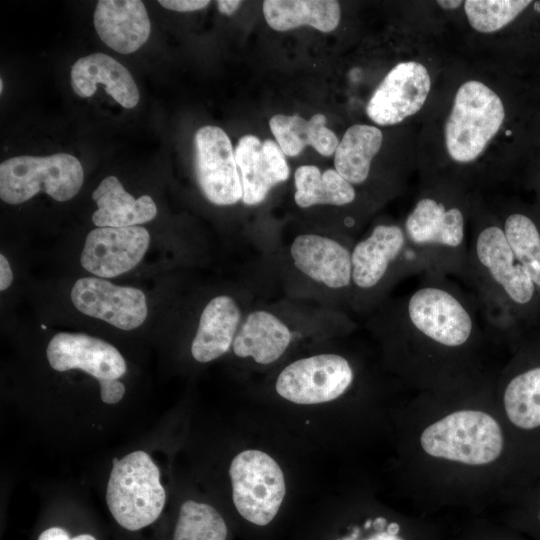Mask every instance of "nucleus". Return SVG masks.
<instances>
[{
    "label": "nucleus",
    "instance_id": "obj_1",
    "mask_svg": "<svg viewBox=\"0 0 540 540\" xmlns=\"http://www.w3.org/2000/svg\"><path fill=\"white\" fill-rule=\"evenodd\" d=\"M467 281L476 291L489 327L506 329L514 311L528 308L537 291L530 275L516 259L502 225H479L469 242Z\"/></svg>",
    "mask_w": 540,
    "mask_h": 540
},
{
    "label": "nucleus",
    "instance_id": "obj_2",
    "mask_svg": "<svg viewBox=\"0 0 540 540\" xmlns=\"http://www.w3.org/2000/svg\"><path fill=\"white\" fill-rule=\"evenodd\" d=\"M407 241L424 265V274L454 275L467 281L468 249L464 210L439 198L422 196L407 215Z\"/></svg>",
    "mask_w": 540,
    "mask_h": 540
},
{
    "label": "nucleus",
    "instance_id": "obj_3",
    "mask_svg": "<svg viewBox=\"0 0 540 540\" xmlns=\"http://www.w3.org/2000/svg\"><path fill=\"white\" fill-rule=\"evenodd\" d=\"M105 497L112 517L123 529L138 531L153 524L163 512L166 492L152 457L135 450L113 458Z\"/></svg>",
    "mask_w": 540,
    "mask_h": 540
},
{
    "label": "nucleus",
    "instance_id": "obj_4",
    "mask_svg": "<svg viewBox=\"0 0 540 540\" xmlns=\"http://www.w3.org/2000/svg\"><path fill=\"white\" fill-rule=\"evenodd\" d=\"M504 105L492 89L480 81L464 82L457 90L445 124V145L458 163L476 160L499 131Z\"/></svg>",
    "mask_w": 540,
    "mask_h": 540
},
{
    "label": "nucleus",
    "instance_id": "obj_5",
    "mask_svg": "<svg viewBox=\"0 0 540 540\" xmlns=\"http://www.w3.org/2000/svg\"><path fill=\"white\" fill-rule=\"evenodd\" d=\"M423 450L437 458L467 465H484L503 451L499 423L479 410L453 412L428 426L420 438Z\"/></svg>",
    "mask_w": 540,
    "mask_h": 540
},
{
    "label": "nucleus",
    "instance_id": "obj_6",
    "mask_svg": "<svg viewBox=\"0 0 540 540\" xmlns=\"http://www.w3.org/2000/svg\"><path fill=\"white\" fill-rule=\"evenodd\" d=\"M84 171L73 155L17 156L0 164V198L21 204L44 192L59 202L72 199L82 187Z\"/></svg>",
    "mask_w": 540,
    "mask_h": 540
},
{
    "label": "nucleus",
    "instance_id": "obj_7",
    "mask_svg": "<svg viewBox=\"0 0 540 540\" xmlns=\"http://www.w3.org/2000/svg\"><path fill=\"white\" fill-rule=\"evenodd\" d=\"M229 476L232 500L239 516L253 527L272 524L286 493L279 464L261 450L248 449L232 459Z\"/></svg>",
    "mask_w": 540,
    "mask_h": 540
},
{
    "label": "nucleus",
    "instance_id": "obj_8",
    "mask_svg": "<svg viewBox=\"0 0 540 540\" xmlns=\"http://www.w3.org/2000/svg\"><path fill=\"white\" fill-rule=\"evenodd\" d=\"M352 285L361 293H374L393 277L425 272L409 245L403 227L378 224L351 250Z\"/></svg>",
    "mask_w": 540,
    "mask_h": 540
},
{
    "label": "nucleus",
    "instance_id": "obj_9",
    "mask_svg": "<svg viewBox=\"0 0 540 540\" xmlns=\"http://www.w3.org/2000/svg\"><path fill=\"white\" fill-rule=\"evenodd\" d=\"M354 372L338 354H318L298 359L278 375L275 388L284 399L300 405L330 402L351 386Z\"/></svg>",
    "mask_w": 540,
    "mask_h": 540
},
{
    "label": "nucleus",
    "instance_id": "obj_10",
    "mask_svg": "<svg viewBox=\"0 0 540 540\" xmlns=\"http://www.w3.org/2000/svg\"><path fill=\"white\" fill-rule=\"evenodd\" d=\"M195 173L204 196L218 206H229L242 200V183L235 152L226 132L206 125L194 135Z\"/></svg>",
    "mask_w": 540,
    "mask_h": 540
},
{
    "label": "nucleus",
    "instance_id": "obj_11",
    "mask_svg": "<svg viewBox=\"0 0 540 540\" xmlns=\"http://www.w3.org/2000/svg\"><path fill=\"white\" fill-rule=\"evenodd\" d=\"M81 313L103 320L121 330L140 327L147 318L146 296L140 289L114 285L96 277L78 279L70 293Z\"/></svg>",
    "mask_w": 540,
    "mask_h": 540
},
{
    "label": "nucleus",
    "instance_id": "obj_12",
    "mask_svg": "<svg viewBox=\"0 0 540 540\" xmlns=\"http://www.w3.org/2000/svg\"><path fill=\"white\" fill-rule=\"evenodd\" d=\"M430 88V75L424 65L416 61L400 62L375 89L366 113L381 126L398 124L422 108Z\"/></svg>",
    "mask_w": 540,
    "mask_h": 540
},
{
    "label": "nucleus",
    "instance_id": "obj_13",
    "mask_svg": "<svg viewBox=\"0 0 540 540\" xmlns=\"http://www.w3.org/2000/svg\"><path fill=\"white\" fill-rule=\"evenodd\" d=\"M149 243V232L142 226L96 228L86 236L80 263L95 276L116 277L140 263Z\"/></svg>",
    "mask_w": 540,
    "mask_h": 540
},
{
    "label": "nucleus",
    "instance_id": "obj_14",
    "mask_svg": "<svg viewBox=\"0 0 540 540\" xmlns=\"http://www.w3.org/2000/svg\"><path fill=\"white\" fill-rule=\"evenodd\" d=\"M46 357L55 371L79 369L98 382L119 380L127 371L125 359L116 347L82 333L54 335L47 345Z\"/></svg>",
    "mask_w": 540,
    "mask_h": 540
},
{
    "label": "nucleus",
    "instance_id": "obj_15",
    "mask_svg": "<svg viewBox=\"0 0 540 540\" xmlns=\"http://www.w3.org/2000/svg\"><path fill=\"white\" fill-rule=\"evenodd\" d=\"M242 183V201L257 205L265 200L269 191L289 177L285 154L277 142L247 134L241 137L234 150Z\"/></svg>",
    "mask_w": 540,
    "mask_h": 540
},
{
    "label": "nucleus",
    "instance_id": "obj_16",
    "mask_svg": "<svg viewBox=\"0 0 540 540\" xmlns=\"http://www.w3.org/2000/svg\"><path fill=\"white\" fill-rule=\"evenodd\" d=\"M290 254L295 267L313 281L334 290L352 285L351 250L339 241L302 234L293 240Z\"/></svg>",
    "mask_w": 540,
    "mask_h": 540
},
{
    "label": "nucleus",
    "instance_id": "obj_17",
    "mask_svg": "<svg viewBox=\"0 0 540 540\" xmlns=\"http://www.w3.org/2000/svg\"><path fill=\"white\" fill-rule=\"evenodd\" d=\"M93 23L100 39L121 54L137 51L149 38L151 24L140 0H101Z\"/></svg>",
    "mask_w": 540,
    "mask_h": 540
},
{
    "label": "nucleus",
    "instance_id": "obj_18",
    "mask_svg": "<svg viewBox=\"0 0 540 540\" xmlns=\"http://www.w3.org/2000/svg\"><path fill=\"white\" fill-rule=\"evenodd\" d=\"M71 86L80 97L92 96L98 84L122 107L130 109L139 101L138 87L122 64L104 53H93L78 59L71 69Z\"/></svg>",
    "mask_w": 540,
    "mask_h": 540
},
{
    "label": "nucleus",
    "instance_id": "obj_19",
    "mask_svg": "<svg viewBox=\"0 0 540 540\" xmlns=\"http://www.w3.org/2000/svg\"><path fill=\"white\" fill-rule=\"evenodd\" d=\"M241 317L240 308L231 296L212 298L200 315L191 344L192 357L207 363L229 351L242 323Z\"/></svg>",
    "mask_w": 540,
    "mask_h": 540
},
{
    "label": "nucleus",
    "instance_id": "obj_20",
    "mask_svg": "<svg viewBox=\"0 0 540 540\" xmlns=\"http://www.w3.org/2000/svg\"><path fill=\"white\" fill-rule=\"evenodd\" d=\"M292 332L276 315L265 310L250 312L241 323L232 350L240 358H252L268 365L278 360L287 350Z\"/></svg>",
    "mask_w": 540,
    "mask_h": 540
},
{
    "label": "nucleus",
    "instance_id": "obj_21",
    "mask_svg": "<svg viewBox=\"0 0 540 540\" xmlns=\"http://www.w3.org/2000/svg\"><path fill=\"white\" fill-rule=\"evenodd\" d=\"M97 210L92 221L98 228L139 226L154 219L157 207L149 195L134 198L115 176L104 178L92 193Z\"/></svg>",
    "mask_w": 540,
    "mask_h": 540
},
{
    "label": "nucleus",
    "instance_id": "obj_22",
    "mask_svg": "<svg viewBox=\"0 0 540 540\" xmlns=\"http://www.w3.org/2000/svg\"><path fill=\"white\" fill-rule=\"evenodd\" d=\"M323 114H315L310 120L299 115H274L269 127L277 144L287 156H297L305 146H312L319 154L330 156L339 144L335 133L326 127Z\"/></svg>",
    "mask_w": 540,
    "mask_h": 540
},
{
    "label": "nucleus",
    "instance_id": "obj_23",
    "mask_svg": "<svg viewBox=\"0 0 540 540\" xmlns=\"http://www.w3.org/2000/svg\"><path fill=\"white\" fill-rule=\"evenodd\" d=\"M262 9L267 24L277 31L310 25L330 32L338 26L341 14L335 0H265Z\"/></svg>",
    "mask_w": 540,
    "mask_h": 540
},
{
    "label": "nucleus",
    "instance_id": "obj_24",
    "mask_svg": "<svg viewBox=\"0 0 540 540\" xmlns=\"http://www.w3.org/2000/svg\"><path fill=\"white\" fill-rule=\"evenodd\" d=\"M382 141V132L375 126L355 124L349 127L335 151V170L352 185L364 183Z\"/></svg>",
    "mask_w": 540,
    "mask_h": 540
},
{
    "label": "nucleus",
    "instance_id": "obj_25",
    "mask_svg": "<svg viewBox=\"0 0 540 540\" xmlns=\"http://www.w3.org/2000/svg\"><path fill=\"white\" fill-rule=\"evenodd\" d=\"M294 200L301 208L318 204L344 206L356 198L351 183L335 169L321 172L315 165L299 166L294 173Z\"/></svg>",
    "mask_w": 540,
    "mask_h": 540
},
{
    "label": "nucleus",
    "instance_id": "obj_26",
    "mask_svg": "<svg viewBox=\"0 0 540 540\" xmlns=\"http://www.w3.org/2000/svg\"><path fill=\"white\" fill-rule=\"evenodd\" d=\"M503 405L516 428L540 429V365L527 367L511 377L503 391Z\"/></svg>",
    "mask_w": 540,
    "mask_h": 540
},
{
    "label": "nucleus",
    "instance_id": "obj_27",
    "mask_svg": "<svg viewBox=\"0 0 540 540\" xmlns=\"http://www.w3.org/2000/svg\"><path fill=\"white\" fill-rule=\"evenodd\" d=\"M223 515L212 505L192 499L179 508L172 540H229Z\"/></svg>",
    "mask_w": 540,
    "mask_h": 540
},
{
    "label": "nucleus",
    "instance_id": "obj_28",
    "mask_svg": "<svg viewBox=\"0 0 540 540\" xmlns=\"http://www.w3.org/2000/svg\"><path fill=\"white\" fill-rule=\"evenodd\" d=\"M502 228L516 259L540 289V229L534 220L519 212L510 213Z\"/></svg>",
    "mask_w": 540,
    "mask_h": 540
},
{
    "label": "nucleus",
    "instance_id": "obj_29",
    "mask_svg": "<svg viewBox=\"0 0 540 540\" xmlns=\"http://www.w3.org/2000/svg\"><path fill=\"white\" fill-rule=\"evenodd\" d=\"M530 3L527 0H467L464 9L472 28L491 33L512 22Z\"/></svg>",
    "mask_w": 540,
    "mask_h": 540
},
{
    "label": "nucleus",
    "instance_id": "obj_30",
    "mask_svg": "<svg viewBox=\"0 0 540 540\" xmlns=\"http://www.w3.org/2000/svg\"><path fill=\"white\" fill-rule=\"evenodd\" d=\"M322 540H404L400 536V527L395 522H388L383 517L370 518L361 525H350L345 530H335L330 537Z\"/></svg>",
    "mask_w": 540,
    "mask_h": 540
},
{
    "label": "nucleus",
    "instance_id": "obj_31",
    "mask_svg": "<svg viewBox=\"0 0 540 540\" xmlns=\"http://www.w3.org/2000/svg\"><path fill=\"white\" fill-rule=\"evenodd\" d=\"M99 387L101 401L109 405L120 402L126 391L124 384L119 380L101 381Z\"/></svg>",
    "mask_w": 540,
    "mask_h": 540
},
{
    "label": "nucleus",
    "instance_id": "obj_32",
    "mask_svg": "<svg viewBox=\"0 0 540 540\" xmlns=\"http://www.w3.org/2000/svg\"><path fill=\"white\" fill-rule=\"evenodd\" d=\"M158 3L166 9L177 12H189L202 9L210 4L208 0H159Z\"/></svg>",
    "mask_w": 540,
    "mask_h": 540
},
{
    "label": "nucleus",
    "instance_id": "obj_33",
    "mask_svg": "<svg viewBox=\"0 0 540 540\" xmlns=\"http://www.w3.org/2000/svg\"><path fill=\"white\" fill-rule=\"evenodd\" d=\"M38 540H97L93 535L88 533L79 534L71 537L70 534L61 527H49L41 532Z\"/></svg>",
    "mask_w": 540,
    "mask_h": 540
},
{
    "label": "nucleus",
    "instance_id": "obj_34",
    "mask_svg": "<svg viewBox=\"0 0 540 540\" xmlns=\"http://www.w3.org/2000/svg\"><path fill=\"white\" fill-rule=\"evenodd\" d=\"M13 273L7 258L0 255V290H6L12 283Z\"/></svg>",
    "mask_w": 540,
    "mask_h": 540
},
{
    "label": "nucleus",
    "instance_id": "obj_35",
    "mask_svg": "<svg viewBox=\"0 0 540 540\" xmlns=\"http://www.w3.org/2000/svg\"><path fill=\"white\" fill-rule=\"evenodd\" d=\"M220 13L232 15L241 5L239 0H219L216 2Z\"/></svg>",
    "mask_w": 540,
    "mask_h": 540
},
{
    "label": "nucleus",
    "instance_id": "obj_36",
    "mask_svg": "<svg viewBox=\"0 0 540 540\" xmlns=\"http://www.w3.org/2000/svg\"><path fill=\"white\" fill-rule=\"evenodd\" d=\"M462 1L460 0H440V1H437V4L444 8V9H455V8H458L459 6L462 5Z\"/></svg>",
    "mask_w": 540,
    "mask_h": 540
},
{
    "label": "nucleus",
    "instance_id": "obj_37",
    "mask_svg": "<svg viewBox=\"0 0 540 540\" xmlns=\"http://www.w3.org/2000/svg\"><path fill=\"white\" fill-rule=\"evenodd\" d=\"M3 92V80L1 79L0 80V93Z\"/></svg>",
    "mask_w": 540,
    "mask_h": 540
}]
</instances>
